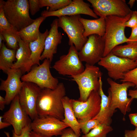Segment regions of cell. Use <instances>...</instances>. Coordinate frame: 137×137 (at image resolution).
Masks as SVG:
<instances>
[{"label":"cell","mask_w":137,"mask_h":137,"mask_svg":"<svg viewBox=\"0 0 137 137\" xmlns=\"http://www.w3.org/2000/svg\"><path fill=\"white\" fill-rule=\"evenodd\" d=\"M65 95V88L62 82L59 83L54 89H41L37 102L39 116H50L63 119L64 110L62 100Z\"/></svg>","instance_id":"6da1fadb"},{"label":"cell","mask_w":137,"mask_h":137,"mask_svg":"<svg viewBox=\"0 0 137 137\" xmlns=\"http://www.w3.org/2000/svg\"><path fill=\"white\" fill-rule=\"evenodd\" d=\"M132 11L126 16L110 15L105 18L106 30L103 37L105 48L103 57L110 53L116 46L125 43L133 42L125 34V23L131 16Z\"/></svg>","instance_id":"7a4b0ae2"},{"label":"cell","mask_w":137,"mask_h":137,"mask_svg":"<svg viewBox=\"0 0 137 137\" xmlns=\"http://www.w3.org/2000/svg\"><path fill=\"white\" fill-rule=\"evenodd\" d=\"M0 5L8 22L18 31L32 24L35 20L29 15L28 0H1Z\"/></svg>","instance_id":"3957f363"},{"label":"cell","mask_w":137,"mask_h":137,"mask_svg":"<svg viewBox=\"0 0 137 137\" xmlns=\"http://www.w3.org/2000/svg\"><path fill=\"white\" fill-rule=\"evenodd\" d=\"M85 66V69L82 72L70 77L78 85L80 94L78 100L83 102L87 99L93 91H99L100 78L102 75L98 67L87 63Z\"/></svg>","instance_id":"277c9868"},{"label":"cell","mask_w":137,"mask_h":137,"mask_svg":"<svg viewBox=\"0 0 137 137\" xmlns=\"http://www.w3.org/2000/svg\"><path fill=\"white\" fill-rule=\"evenodd\" d=\"M80 15L63 16L58 19L59 27L61 28L67 35L69 39L68 44L74 45L79 51L87 41L88 38L84 37L83 26L79 20Z\"/></svg>","instance_id":"5b68a950"},{"label":"cell","mask_w":137,"mask_h":137,"mask_svg":"<svg viewBox=\"0 0 137 137\" xmlns=\"http://www.w3.org/2000/svg\"><path fill=\"white\" fill-rule=\"evenodd\" d=\"M50 63L49 60H44L42 64L32 66L29 72L22 75L21 81L35 83L41 89H55L59 83L51 74Z\"/></svg>","instance_id":"8992f818"},{"label":"cell","mask_w":137,"mask_h":137,"mask_svg":"<svg viewBox=\"0 0 137 137\" xmlns=\"http://www.w3.org/2000/svg\"><path fill=\"white\" fill-rule=\"evenodd\" d=\"M98 64L106 69L109 78L114 80H122L125 74L137 66L135 61L118 57L111 52L102 58Z\"/></svg>","instance_id":"52a82bcc"},{"label":"cell","mask_w":137,"mask_h":137,"mask_svg":"<svg viewBox=\"0 0 137 137\" xmlns=\"http://www.w3.org/2000/svg\"><path fill=\"white\" fill-rule=\"evenodd\" d=\"M107 81L110 86L109 90L111 95V109L116 110L118 109L125 115L131 111L130 106L133 100L131 98L128 97L127 91L130 88L135 87V85L129 82L119 83L110 78H107Z\"/></svg>","instance_id":"ba28073f"},{"label":"cell","mask_w":137,"mask_h":137,"mask_svg":"<svg viewBox=\"0 0 137 137\" xmlns=\"http://www.w3.org/2000/svg\"><path fill=\"white\" fill-rule=\"evenodd\" d=\"M75 116L80 123L92 119L98 113L101 98L98 91H93L85 101L70 99Z\"/></svg>","instance_id":"9c48e42d"},{"label":"cell","mask_w":137,"mask_h":137,"mask_svg":"<svg viewBox=\"0 0 137 137\" xmlns=\"http://www.w3.org/2000/svg\"><path fill=\"white\" fill-rule=\"evenodd\" d=\"M52 67L59 74L71 77L82 72L85 66L79 59L78 51L73 45L70 46L68 53L61 56Z\"/></svg>","instance_id":"30bf717a"},{"label":"cell","mask_w":137,"mask_h":137,"mask_svg":"<svg viewBox=\"0 0 137 137\" xmlns=\"http://www.w3.org/2000/svg\"><path fill=\"white\" fill-rule=\"evenodd\" d=\"M91 4L95 14L105 18L110 15L126 16L132 11L125 0H87Z\"/></svg>","instance_id":"8fae6325"},{"label":"cell","mask_w":137,"mask_h":137,"mask_svg":"<svg viewBox=\"0 0 137 137\" xmlns=\"http://www.w3.org/2000/svg\"><path fill=\"white\" fill-rule=\"evenodd\" d=\"M105 48L104 37L97 35L89 36L81 49L78 51L80 60L92 65L98 63L103 57Z\"/></svg>","instance_id":"7c38bea8"},{"label":"cell","mask_w":137,"mask_h":137,"mask_svg":"<svg viewBox=\"0 0 137 137\" xmlns=\"http://www.w3.org/2000/svg\"><path fill=\"white\" fill-rule=\"evenodd\" d=\"M18 96L22 108L32 121L39 116L37 110V99L41 89L33 83L23 81Z\"/></svg>","instance_id":"4fadbf2b"},{"label":"cell","mask_w":137,"mask_h":137,"mask_svg":"<svg viewBox=\"0 0 137 137\" xmlns=\"http://www.w3.org/2000/svg\"><path fill=\"white\" fill-rule=\"evenodd\" d=\"M2 116L3 121L12 125L13 131L18 135L20 134L24 128L32 122L20 105L18 95L12 101L9 109Z\"/></svg>","instance_id":"5bb4252c"},{"label":"cell","mask_w":137,"mask_h":137,"mask_svg":"<svg viewBox=\"0 0 137 137\" xmlns=\"http://www.w3.org/2000/svg\"><path fill=\"white\" fill-rule=\"evenodd\" d=\"M30 125L32 130L45 137L60 135L69 127L62 120L50 116L39 117L32 121Z\"/></svg>","instance_id":"9a60e30c"},{"label":"cell","mask_w":137,"mask_h":137,"mask_svg":"<svg viewBox=\"0 0 137 137\" xmlns=\"http://www.w3.org/2000/svg\"><path fill=\"white\" fill-rule=\"evenodd\" d=\"M90 5L83 0H73L68 5L62 9L54 11H42L41 16L46 18L51 16L58 18L63 16H70L80 14L89 15L96 19L98 16L90 8Z\"/></svg>","instance_id":"2e32d148"},{"label":"cell","mask_w":137,"mask_h":137,"mask_svg":"<svg viewBox=\"0 0 137 137\" xmlns=\"http://www.w3.org/2000/svg\"><path fill=\"white\" fill-rule=\"evenodd\" d=\"M5 80L1 79L0 90L6 92L5 97L6 105L10 104L18 95L23 85L21 77L23 74L20 69L11 68L6 74Z\"/></svg>","instance_id":"e0dca14e"},{"label":"cell","mask_w":137,"mask_h":137,"mask_svg":"<svg viewBox=\"0 0 137 137\" xmlns=\"http://www.w3.org/2000/svg\"><path fill=\"white\" fill-rule=\"evenodd\" d=\"M51 28L44 42V48L40 60L45 59L51 63L54 55L57 52L58 45L61 42L62 35L58 30V19H55L50 25Z\"/></svg>","instance_id":"ac0fdd59"},{"label":"cell","mask_w":137,"mask_h":137,"mask_svg":"<svg viewBox=\"0 0 137 137\" xmlns=\"http://www.w3.org/2000/svg\"><path fill=\"white\" fill-rule=\"evenodd\" d=\"M99 80L100 86L98 92L101 98L100 108L98 114L92 119H97L100 124L110 125L112 122V117L116 110H113L111 109V95L109 90L108 89V96L104 94L103 91L102 76L100 77Z\"/></svg>","instance_id":"d6986e66"},{"label":"cell","mask_w":137,"mask_h":137,"mask_svg":"<svg viewBox=\"0 0 137 137\" xmlns=\"http://www.w3.org/2000/svg\"><path fill=\"white\" fill-rule=\"evenodd\" d=\"M19 47L16 51V61L11 68L20 69L23 74L27 73L33 65L30 58L31 52L29 43L20 39L19 41Z\"/></svg>","instance_id":"ffe728a7"},{"label":"cell","mask_w":137,"mask_h":137,"mask_svg":"<svg viewBox=\"0 0 137 137\" xmlns=\"http://www.w3.org/2000/svg\"><path fill=\"white\" fill-rule=\"evenodd\" d=\"M79 20L83 24L84 29L83 36L85 37L92 35L100 37L104 36L106 24L105 18L100 17L94 19H88L80 17Z\"/></svg>","instance_id":"44dd1931"},{"label":"cell","mask_w":137,"mask_h":137,"mask_svg":"<svg viewBox=\"0 0 137 137\" xmlns=\"http://www.w3.org/2000/svg\"><path fill=\"white\" fill-rule=\"evenodd\" d=\"M70 99L66 96L62 99L64 114V118L62 121L71 128L79 137L81 132L80 124L75 116Z\"/></svg>","instance_id":"7402d4cb"},{"label":"cell","mask_w":137,"mask_h":137,"mask_svg":"<svg viewBox=\"0 0 137 137\" xmlns=\"http://www.w3.org/2000/svg\"><path fill=\"white\" fill-rule=\"evenodd\" d=\"M46 18L42 16L39 17L35 19L32 23L18 31L21 39L29 43L36 40L40 32V26Z\"/></svg>","instance_id":"603a6c76"},{"label":"cell","mask_w":137,"mask_h":137,"mask_svg":"<svg viewBox=\"0 0 137 137\" xmlns=\"http://www.w3.org/2000/svg\"><path fill=\"white\" fill-rule=\"evenodd\" d=\"M49 33L46 29L43 33L40 32L39 37L36 40L29 43L31 52L30 58L33 65H40L41 55L44 48L45 40Z\"/></svg>","instance_id":"cb8c5ba5"},{"label":"cell","mask_w":137,"mask_h":137,"mask_svg":"<svg viewBox=\"0 0 137 137\" xmlns=\"http://www.w3.org/2000/svg\"><path fill=\"white\" fill-rule=\"evenodd\" d=\"M16 50L8 49L3 43L0 50V69L7 74L16 58Z\"/></svg>","instance_id":"d4e9b609"},{"label":"cell","mask_w":137,"mask_h":137,"mask_svg":"<svg viewBox=\"0 0 137 137\" xmlns=\"http://www.w3.org/2000/svg\"><path fill=\"white\" fill-rule=\"evenodd\" d=\"M111 52L118 57L135 61L137 58V42L117 46Z\"/></svg>","instance_id":"484cf974"},{"label":"cell","mask_w":137,"mask_h":137,"mask_svg":"<svg viewBox=\"0 0 137 137\" xmlns=\"http://www.w3.org/2000/svg\"><path fill=\"white\" fill-rule=\"evenodd\" d=\"M72 0H39L40 8L49 7L48 11H54L60 10L70 4Z\"/></svg>","instance_id":"4316f807"},{"label":"cell","mask_w":137,"mask_h":137,"mask_svg":"<svg viewBox=\"0 0 137 137\" xmlns=\"http://www.w3.org/2000/svg\"><path fill=\"white\" fill-rule=\"evenodd\" d=\"M2 32L13 35L19 41L21 39L18 31L8 22L5 15L2 7L0 5V32Z\"/></svg>","instance_id":"83f0119b"},{"label":"cell","mask_w":137,"mask_h":137,"mask_svg":"<svg viewBox=\"0 0 137 137\" xmlns=\"http://www.w3.org/2000/svg\"><path fill=\"white\" fill-rule=\"evenodd\" d=\"M113 130L110 125L100 124L81 137H107V134Z\"/></svg>","instance_id":"f1b7e54d"},{"label":"cell","mask_w":137,"mask_h":137,"mask_svg":"<svg viewBox=\"0 0 137 137\" xmlns=\"http://www.w3.org/2000/svg\"><path fill=\"white\" fill-rule=\"evenodd\" d=\"M4 38L8 46L11 49L16 50L19 48V40L13 35L5 32H0Z\"/></svg>","instance_id":"f546056e"},{"label":"cell","mask_w":137,"mask_h":137,"mask_svg":"<svg viewBox=\"0 0 137 137\" xmlns=\"http://www.w3.org/2000/svg\"><path fill=\"white\" fill-rule=\"evenodd\" d=\"M80 124L81 132L83 134H87L91 130L100 124L99 121L96 119H91Z\"/></svg>","instance_id":"4dcf8cb0"},{"label":"cell","mask_w":137,"mask_h":137,"mask_svg":"<svg viewBox=\"0 0 137 137\" xmlns=\"http://www.w3.org/2000/svg\"><path fill=\"white\" fill-rule=\"evenodd\" d=\"M137 63V58L135 60ZM122 82H129L133 83L137 89V66L125 74L123 78L121 80Z\"/></svg>","instance_id":"1f68e13d"},{"label":"cell","mask_w":137,"mask_h":137,"mask_svg":"<svg viewBox=\"0 0 137 137\" xmlns=\"http://www.w3.org/2000/svg\"><path fill=\"white\" fill-rule=\"evenodd\" d=\"M30 124L28 125L24 128L20 135L16 134L13 130L12 131V135L11 136L9 132L4 131V133L6 137H28L29 134L31 130Z\"/></svg>","instance_id":"d6a6232c"},{"label":"cell","mask_w":137,"mask_h":137,"mask_svg":"<svg viewBox=\"0 0 137 137\" xmlns=\"http://www.w3.org/2000/svg\"><path fill=\"white\" fill-rule=\"evenodd\" d=\"M29 8L31 14L34 15L40 10L39 0H28Z\"/></svg>","instance_id":"836d02e7"},{"label":"cell","mask_w":137,"mask_h":137,"mask_svg":"<svg viewBox=\"0 0 137 137\" xmlns=\"http://www.w3.org/2000/svg\"><path fill=\"white\" fill-rule=\"evenodd\" d=\"M126 27L132 28L137 26V11H132L131 16L129 20L125 23Z\"/></svg>","instance_id":"e575fe53"},{"label":"cell","mask_w":137,"mask_h":137,"mask_svg":"<svg viewBox=\"0 0 137 137\" xmlns=\"http://www.w3.org/2000/svg\"><path fill=\"white\" fill-rule=\"evenodd\" d=\"M59 137H79L70 128L64 129Z\"/></svg>","instance_id":"d590c367"},{"label":"cell","mask_w":137,"mask_h":137,"mask_svg":"<svg viewBox=\"0 0 137 137\" xmlns=\"http://www.w3.org/2000/svg\"><path fill=\"white\" fill-rule=\"evenodd\" d=\"M128 38L133 42H137V26L131 28V34Z\"/></svg>","instance_id":"8d00e7d4"},{"label":"cell","mask_w":137,"mask_h":137,"mask_svg":"<svg viewBox=\"0 0 137 137\" xmlns=\"http://www.w3.org/2000/svg\"><path fill=\"white\" fill-rule=\"evenodd\" d=\"M125 137H137V128L133 130H125L124 132Z\"/></svg>","instance_id":"74e56055"},{"label":"cell","mask_w":137,"mask_h":137,"mask_svg":"<svg viewBox=\"0 0 137 137\" xmlns=\"http://www.w3.org/2000/svg\"><path fill=\"white\" fill-rule=\"evenodd\" d=\"M129 117L131 124L137 128V113L130 114Z\"/></svg>","instance_id":"f35d334b"},{"label":"cell","mask_w":137,"mask_h":137,"mask_svg":"<svg viewBox=\"0 0 137 137\" xmlns=\"http://www.w3.org/2000/svg\"><path fill=\"white\" fill-rule=\"evenodd\" d=\"M128 95L132 100L134 99H137V89L130 90L129 91Z\"/></svg>","instance_id":"ab89813d"},{"label":"cell","mask_w":137,"mask_h":137,"mask_svg":"<svg viewBox=\"0 0 137 137\" xmlns=\"http://www.w3.org/2000/svg\"><path fill=\"white\" fill-rule=\"evenodd\" d=\"M9 123L3 121L2 116H0V129H1L11 126Z\"/></svg>","instance_id":"60d3db41"},{"label":"cell","mask_w":137,"mask_h":137,"mask_svg":"<svg viewBox=\"0 0 137 137\" xmlns=\"http://www.w3.org/2000/svg\"><path fill=\"white\" fill-rule=\"evenodd\" d=\"M6 102L5 98L0 96V110L3 111L5 108Z\"/></svg>","instance_id":"b9f144b4"},{"label":"cell","mask_w":137,"mask_h":137,"mask_svg":"<svg viewBox=\"0 0 137 137\" xmlns=\"http://www.w3.org/2000/svg\"><path fill=\"white\" fill-rule=\"evenodd\" d=\"M28 137H45L43 136L32 130H31L29 135Z\"/></svg>","instance_id":"7bdbcfd3"},{"label":"cell","mask_w":137,"mask_h":137,"mask_svg":"<svg viewBox=\"0 0 137 137\" xmlns=\"http://www.w3.org/2000/svg\"><path fill=\"white\" fill-rule=\"evenodd\" d=\"M3 40L5 41L3 35L0 33V48L1 47L3 44L2 42Z\"/></svg>","instance_id":"ee69618b"},{"label":"cell","mask_w":137,"mask_h":137,"mask_svg":"<svg viewBox=\"0 0 137 137\" xmlns=\"http://www.w3.org/2000/svg\"><path fill=\"white\" fill-rule=\"evenodd\" d=\"M135 0H130L128 4L129 5L131 8H132L135 2Z\"/></svg>","instance_id":"f6af8a7d"}]
</instances>
